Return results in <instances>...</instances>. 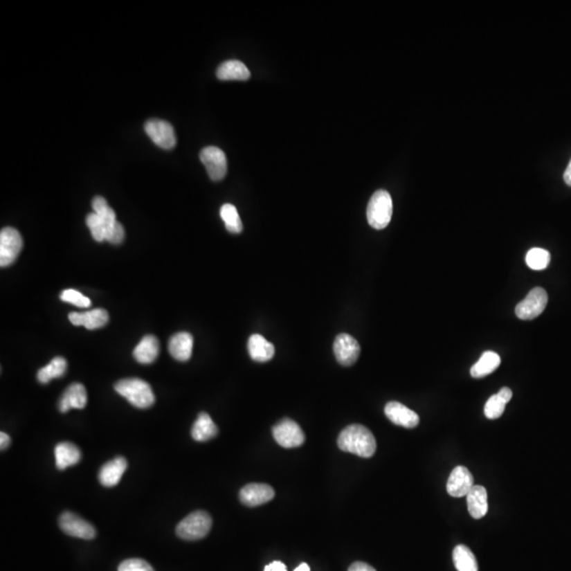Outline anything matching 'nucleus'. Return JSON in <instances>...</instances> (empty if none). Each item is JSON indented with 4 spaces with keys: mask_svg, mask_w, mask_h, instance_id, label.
Masks as SVG:
<instances>
[{
    "mask_svg": "<svg viewBox=\"0 0 571 571\" xmlns=\"http://www.w3.org/2000/svg\"><path fill=\"white\" fill-rule=\"evenodd\" d=\"M338 446L344 452L352 453L364 458H370L377 450V442L372 433L361 424H352L341 432Z\"/></svg>",
    "mask_w": 571,
    "mask_h": 571,
    "instance_id": "nucleus-1",
    "label": "nucleus"
},
{
    "mask_svg": "<svg viewBox=\"0 0 571 571\" xmlns=\"http://www.w3.org/2000/svg\"><path fill=\"white\" fill-rule=\"evenodd\" d=\"M114 390L136 408H148L155 404V395L152 388L142 379H123L116 383Z\"/></svg>",
    "mask_w": 571,
    "mask_h": 571,
    "instance_id": "nucleus-2",
    "label": "nucleus"
},
{
    "mask_svg": "<svg viewBox=\"0 0 571 571\" xmlns=\"http://www.w3.org/2000/svg\"><path fill=\"white\" fill-rule=\"evenodd\" d=\"M69 320L72 325L85 326L87 329L94 330L104 327L109 320V316L106 310L99 308L86 312H71Z\"/></svg>",
    "mask_w": 571,
    "mask_h": 571,
    "instance_id": "nucleus-15",
    "label": "nucleus"
},
{
    "mask_svg": "<svg viewBox=\"0 0 571 571\" xmlns=\"http://www.w3.org/2000/svg\"><path fill=\"white\" fill-rule=\"evenodd\" d=\"M220 217L224 220L226 230L230 233L239 234L242 231L244 226H242L237 208L233 204H224L220 208Z\"/></svg>",
    "mask_w": 571,
    "mask_h": 571,
    "instance_id": "nucleus-29",
    "label": "nucleus"
},
{
    "mask_svg": "<svg viewBox=\"0 0 571 571\" xmlns=\"http://www.w3.org/2000/svg\"><path fill=\"white\" fill-rule=\"evenodd\" d=\"M118 571H155L142 559H128L120 564Z\"/></svg>",
    "mask_w": 571,
    "mask_h": 571,
    "instance_id": "nucleus-34",
    "label": "nucleus"
},
{
    "mask_svg": "<svg viewBox=\"0 0 571 571\" xmlns=\"http://www.w3.org/2000/svg\"><path fill=\"white\" fill-rule=\"evenodd\" d=\"M92 208H93V213L97 214V215L105 222L106 226L109 228V231H108V234H109L111 228H114L118 222L116 212L108 206L105 198L101 197V196H97V197L93 198V200H92Z\"/></svg>",
    "mask_w": 571,
    "mask_h": 571,
    "instance_id": "nucleus-28",
    "label": "nucleus"
},
{
    "mask_svg": "<svg viewBox=\"0 0 571 571\" xmlns=\"http://www.w3.org/2000/svg\"><path fill=\"white\" fill-rule=\"evenodd\" d=\"M194 340L192 334L188 332H179L170 338L168 342V352L180 362H186L190 360L193 352Z\"/></svg>",
    "mask_w": 571,
    "mask_h": 571,
    "instance_id": "nucleus-18",
    "label": "nucleus"
},
{
    "mask_svg": "<svg viewBox=\"0 0 571 571\" xmlns=\"http://www.w3.org/2000/svg\"><path fill=\"white\" fill-rule=\"evenodd\" d=\"M264 571H287V567L284 563L275 561V562H272L271 564L266 565Z\"/></svg>",
    "mask_w": 571,
    "mask_h": 571,
    "instance_id": "nucleus-37",
    "label": "nucleus"
},
{
    "mask_svg": "<svg viewBox=\"0 0 571 571\" xmlns=\"http://www.w3.org/2000/svg\"><path fill=\"white\" fill-rule=\"evenodd\" d=\"M248 350H249L250 356L260 363L271 360L275 354V348L272 345V343L266 341L260 334H253L250 336L248 341Z\"/></svg>",
    "mask_w": 571,
    "mask_h": 571,
    "instance_id": "nucleus-21",
    "label": "nucleus"
},
{
    "mask_svg": "<svg viewBox=\"0 0 571 571\" xmlns=\"http://www.w3.org/2000/svg\"><path fill=\"white\" fill-rule=\"evenodd\" d=\"M10 444H11V438H10L9 435L3 432L0 433V448H1V450L8 448Z\"/></svg>",
    "mask_w": 571,
    "mask_h": 571,
    "instance_id": "nucleus-38",
    "label": "nucleus"
},
{
    "mask_svg": "<svg viewBox=\"0 0 571 571\" xmlns=\"http://www.w3.org/2000/svg\"><path fill=\"white\" fill-rule=\"evenodd\" d=\"M348 571H376L374 567L363 562H356L350 565Z\"/></svg>",
    "mask_w": 571,
    "mask_h": 571,
    "instance_id": "nucleus-36",
    "label": "nucleus"
},
{
    "mask_svg": "<svg viewBox=\"0 0 571 571\" xmlns=\"http://www.w3.org/2000/svg\"><path fill=\"white\" fill-rule=\"evenodd\" d=\"M274 439L282 448H298L305 442L302 428L289 418H284L272 428Z\"/></svg>",
    "mask_w": 571,
    "mask_h": 571,
    "instance_id": "nucleus-5",
    "label": "nucleus"
},
{
    "mask_svg": "<svg viewBox=\"0 0 571 571\" xmlns=\"http://www.w3.org/2000/svg\"><path fill=\"white\" fill-rule=\"evenodd\" d=\"M392 216V200L384 190H377L368 206V221L376 230L386 228Z\"/></svg>",
    "mask_w": 571,
    "mask_h": 571,
    "instance_id": "nucleus-3",
    "label": "nucleus"
},
{
    "mask_svg": "<svg viewBox=\"0 0 571 571\" xmlns=\"http://www.w3.org/2000/svg\"><path fill=\"white\" fill-rule=\"evenodd\" d=\"M86 224L91 231L92 237L96 242H106L109 228L97 214L90 213L86 218Z\"/></svg>",
    "mask_w": 571,
    "mask_h": 571,
    "instance_id": "nucleus-31",
    "label": "nucleus"
},
{
    "mask_svg": "<svg viewBox=\"0 0 571 571\" xmlns=\"http://www.w3.org/2000/svg\"><path fill=\"white\" fill-rule=\"evenodd\" d=\"M144 129L152 142L163 149H172L177 144L175 129L168 122L158 119L149 120L146 122Z\"/></svg>",
    "mask_w": 571,
    "mask_h": 571,
    "instance_id": "nucleus-8",
    "label": "nucleus"
},
{
    "mask_svg": "<svg viewBox=\"0 0 571 571\" xmlns=\"http://www.w3.org/2000/svg\"><path fill=\"white\" fill-rule=\"evenodd\" d=\"M61 300H63V302L74 305L76 307L88 308L91 306V302H90L89 298H86L81 292L76 291V290L74 289H67L62 292Z\"/></svg>",
    "mask_w": 571,
    "mask_h": 571,
    "instance_id": "nucleus-33",
    "label": "nucleus"
},
{
    "mask_svg": "<svg viewBox=\"0 0 571 571\" xmlns=\"http://www.w3.org/2000/svg\"><path fill=\"white\" fill-rule=\"evenodd\" d=\"M160 344L155 336L148 334L144 336L137 347L134 350V358L141 364H150L155 362L159 356Z\"/></svg>",
    "mask_w": 571,
    "mask_h": 571,
    "instance_id": "nucleus-20",
    "label": "nucleus"
},
{
    "mask_svg": "<svg viewBox=\"0 0 571 571\" xmlns=\"http://www.w3.org/2000/svg\"><path fill=\"white\" fill-rule=\"evenodd\" d=\"M60 527L68 536L82 540H93L97 536V531L90 523L72 512H64L62 514Z\"/></svg>",
    "mask_w": 571,
    "mask_h": 571,
    "instance_id": "nucleus-10",
    "label": "nucleus"
},
{
    "mask_svg": "<svg viewBox=\"0 0 571 571\" xmlns=\"http://www.w3.org/2000/svg\"><path fill=\"white\" fill-rule=\"evenodd\" d=\"M273 488L266 484H249L240 490L239 498L248 507H257L273 500Z\"/></svg>",
    "mask_w": 571,
    "mask_h": 571,
    "instance_id": "nucleus-13",
    "label": "nucleus"
},
{
    "mask_svg": "<svg viewBox=\"0 0 571 571\" xmlns=\"http://www.w3.org/2000/svg\"><path fill=\"white\" fill-rule=\"evenodd\" d=\"M87 404V392L85 386L81 383H73L68 386L62 395L59 401V408L62 413H67L71 408H85Z\"/></svg>",
    "mask_w": 571,
    "mask_h": 571,
    "instance_id": "nucleus-16",
    "label": "nucleus"
},
{
    "mask_svg": "<svg viewBox=\"0 0 571 571\" xmlns=\"http://www.w3.org/2000/svg\"><path fill=\"white\" fill-rule=\"evenodd\" d=\"M218 79L221 81H231V80H237V81H246L250 79L251 73L249 69L244 63L239 61H226L219 66V68L216 72Z\"/></svg>",
    "mask_w": 571,
    "mask_h": 571,
    "instance_id": "nucleus-23",
    "label": "nucleus"
},
{
    "mask_svg": "<svg viewBox=\"0 0 571 571\" xmlns=\"http://www.w3.org/2000/svg\"><path fill=\"white\" fill-rule=\"evenodd\" d=\"M294 571H310V567L308 566L306 563H302V564L298 565V566L294 569Z\"/></svg>",
    "mask_w": 571,
    "mask_h": 571,
    "instance_id": "nucleus-41",
    "label": "nucleus"
},
{
    "mask_svg": "<svg viewBox=\"0 0 571 571\" xmlns=\"http://www.w3.org/2000/svg\"><path fill=\"white\" fill-rule=\"evenodd\" d=\"M67 370V361L62 356H56L45 368H41L37 372V380L42 384L49 383L53 379L61 378Z\"/></svg>",
    "mask_w": 571,
    "mask_h": 571,
    "instance_id": "nucleus-27",
    "label": "nucleus"
},
{
    "mask_svg": "<svg viewBox=\"0 0 571 571\" xmlns=\"http://www.w3.org/2000/svg\"><path fill=\"white\" fill-rule=\"evenodd\" d=\"M564 180L566 184L571 186V160L570 162H569L568 166H567L566 170H565Z\"/></svg>",
    "mask_w": 571,
    "mask_h": 571,
    "instance_id": "nucleus-40",
    "label": "nucleus"
},
{
    "mask_svg": "<svg viewBox=\"0 0 571 571\" xmlns=\"http://www.w3.org/2000/svg\"><path fill=\"white\" fill-rule=\"evenodd\" d=\"M127 469V462L124 457H116L102 466L99 473V480L104 487H114L119 484L122 476Z\"/></svg>",
    "mask_w": 571,
    "mask_h": 571,
    "instance_id": "nucleus-17",
    "label": "nucleus"
},
{
    "mask_svg": "<svg viewBox=\"0 0 571 571\" xmlns=\"http://www.w3.org/2000/svg\"><path fill=\"white\" fill-rule=\"evenodd\" d=\"M468 510L475 520L484 518L488 512V493L482 486H474L466 495Z\"/></svg>",
    "mask_w": 571,
    "mask_h": 571,
    "instance_id": "nucleus-19",
    "label": "nucleus"
},
{
    "mask_svg": "<svg viewBox=\"0 0 571 571\" xmlns=\"http://www.w3.org/2000/svg\"><path fill=\"white\" fill-rule=\"evenodd\" d=\"M384 412L392 424L404 426V428H414L420 422L418 415L400 402H388L384 408Z\"/></svg>",
    "mask_w": 571,
    "mask_h": 571,
    "instance_id": "nucleus-14",
    "label": "nucleus"
},
{
    "mask_svg": "<svg viewBox=\"0 0 571 571\" xmlns=\"http://www.w3.org/2000/svg\"><path fill=\"white\" fill-rule=\"evenodd\" d=\"M217 434L218 428L214 424L210 415L206 413H200L192 428V437L194 439L199 442H208L217 436Z\"/></svg>",
    "mask_w": 571,
    "mask_h": 571,
    "instance_id": "nucleus-24",
    "label": "nucleus"
},
{
    "mask_svg": "<svg viewBox=\"0 0 571 571\" xmlns=\"http://www.w3.org/2000/svg\"><path fill=\"white\" fill-rule=\"evenodd\" d=\"M506 404L507 402L502 400L498 396V394L493 395L492 397L489 398L486 406H484V415H486L487 418L491 419V420L500 418L504 414Z\"/></svg>",
    "mask_w": 571,
    "mask_h": 571,
    "instance_id": "nucleus-32",
    "label": "nucleus"
},
{
    "mask_svg": "<svg viewBox=\"0 0 571 571\" xmlns=\"http://www.w3.org/2000/svg\"><path fill=\"white\" fill-rule=\"evenodd\" d=\"M526 264L530 269L545 270L550 264V253L541 248H533L527 253Z\"/></svg>",
    "mask_w": 571,
    "mask_h": 571,
    "instance_id": "nucleus-30",
    "label": "nucleus"
},
{
    "mask_svg": "<svg viewBox=\"0 0 571 571\" xmlns=\"http://www.w3.org/2000/svg\"><path fill=\"white\" fill-rule=\"evenodd\" d=\"M453 562L458 571H478V564L474 554L469 547L458 545L453 550Z\"/></svg>",
    "mask_w": 571,
    "mask_h": 571,
    "instance_id": "nucleus-26",
    "label": "nucleus"
},
{
    "mask_svg": "<svg viewBox=\"0 0 571 571\" xmlns=\"http://www.w3.org/2000/svg\"><path fill=\"white\" fill-rule=\"evenodd\" d=\"M124 238H125V230H124L123 226L118 221L108 234L106 242H110L111 244H120L123 242Z\"/></svg>",
    "mask_w": 571,
    "mask_h": 571,
    "instance_id": "nucleus-35",
    "label": "nucleus"
},
{
    "mask_svg": "<svg viewBox=\"0 0 571 571\" xmlns=\"http://www.w3.org/2000/svg\"><path fill=\"white\" fill-rule=\"evenodd\" d=\"M474 487V478L472 473L466 466H458L452 471L448 482L446 491L452 498H464Z\"/></svg>",
    "mask_w": 571,
    "mask_h": 571,
    "instance_id": "nucleus-12",
    "label": "nucleus"
},
{
    "mask_svg": "<svg viewBox=\"0 0 571 571\" xmlns=\"http://www.w3.org/2000/svg\"><path fill=\"white\" fill-rule=\"evenodd\" d=\"M56 466L59 470H65L68 466L79 464L82 453L75 444L70 442H61L54 448Z\"/></svg>",
    "mask_w": 571,
    "mask_h": 571,
    "instance_id": "nucleus-22",
    "label": "nucleus"
},
{
    "mask_svg": "<svg viewBox=\"0 0 571 571\" xmlns=\"http://www.w3.org/2000/svg\"><path fill=\"white\" fill-rule=\"evenodd\" d=\"M548 302V294L543 288H534L516 306V314L520 320H533L544 312Z\"/></svg>",
    "mask_w": 571,
    "mask_h": 571,
    "instance_id": "nucleus-7",
    "label": "nucleus"
},
{
    "mask_svg": "<svg viewBox=\"0 0 571 571\" xmlns=\"http://www.w3.org/2000/svg\"><path fill=\"white\" fill-rule=\"evenodd\" d=\"M334 352L341 365L350 366L358 360L361 347L356 338L347 334H341L334 340Z\"/></svg>",
    "mask_w": 571,
    "mask_h": 571,
    "instance_id": "nucleus-11",
    "label": "nucleus"
},
{
    "mask_svg": "<svg viewBox=\"0 0 571 571\" xmlns=\"http://www.w3.org/2000/svg\"><path fill=\"white\" fill-rule=\"evenodd\" d=\"M512 390L508 388H502V390L498 392V396H500L502 400H505L507 404L512 399Z\"/></svg>",
    "mask_w": 571,
    "mask_h": 571,
    "instance_id": "nucleus-39",
    "label": "nucleus"
},
{
    "mask_svg": "<svg viewBox=\"0 0 571 571\" xmlns=\"http://www.w3.org/2000/svg\"><path fill=\"white\" fill-rule=\"evenodd\" d=\"M200 160L206 166L208 176L214 181H220L226 177L228 162L226 154L220 148L208 146L200 152Z\"/></svg>",
    "mask_w": 571,
    "mask_h": 571,
    "instance_id": "nucleus-9",
    "label": "nucleus"
},
{
    "mask_svg": "<svg viewBox=\"0 0 571 571\" xmlns=\"http://www.w3.org/2000/svg\"><path fill=\"white\" fill-rule=\"evenodd\" d=\"M500 365V356L494 352H486L471 368V376L480 379L489 376Z\"/></svg>",
    "mask_w": 571,
    "mask_h": 571,
    "instance_id": "nucleus-25",
    "label": "nucleus"
},
{
    "mask_svg": "<svg viewBox=\"0 0 571 571\" xmlns=\"http://www.w3.org/2000/svg\"><path fill=\"white\" fill-rule=\"evenodd\" d=\"M212 528V518L206 511L190 513L178 524L176 533L182 540L197 541L208 536Z\"/></svg>",
    "mask_w": 571,
    "mask_h": 571,
    "instance_id": "nucleus-4",
    "label": "nucleus"
},
{
    "mask_svg": "<svg viewBox=\"0 0 571 571\" xmlns=\"http://www.w3.org/2000/svg\"><path fill=\"white\" fill-rule=\"evenodd\" d=\"M23 249V237L16 228L8 226L0 233V266H10Z\"/></svg>",
    "mask_w": 571,
    "mask_h": 571,
    "instance_id": "nucleus-6",
    "label": "nucleus"
}]
</instances>
